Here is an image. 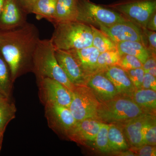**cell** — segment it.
<instances>
[{"instance_id":"1","label":"cell","mask_w":156,"mask_h":156,"mask_svg":"<svg viewBox=\"0 0 156 156\" xmlns=\"http://www.w3.org/2000/svg\"><path fill=\"white\" fill-rule=\"evenodd\" d=\"M40 40L38 29L28 22L11 29H0V53L9 65L13 82L32 71L34 53Z\"/></svg>"},{"instance_id":"2","label":"cell","mask_w":156,"mask_h":156,"mask_svg":"<svg viewBox=\"0 0 156 156\" xmlns=\"http://www.w3.org/2000/svg\"><path fill=\"white\" fill-rule=\"evenodd\" d=\"M54 30L50 40L55 49L69 51L92 46V29L79 22L58 23L53 24Z\"/></svg>"},{"instance_id":"3","label":"cell","mask_w":156,"mask_h":156,"mask_svg":"<svg viewBox=\"0 0 156 156\" xmlns=\"http://www.w3.org/2000/svg\"><path fill=\"white\" fill-rule=\"evenodd\" d=\"M38 79L49 78L58 81L71 91L72 83L60 67L55 55V48L50 39L40 40L33 58L32 69Z\"/></svg>"},{"instance_id":"4","label":"cell","mask_w":156,"mask_h":156,"mask_svg":"<svg viewBox=\"0 0 156 156\" xmlns=\"http://www.w3.org/2000/svg\"><path fill=\"white\" fill-rule=\"evenodd\" d=\"M145 113H149L138 106L131 97L119 95L99 103L97 119L107 124H121Z\"/></svg>"},{"instance_id":"5","label":"cell","mask_w":156,"mask_h":156,"mask_svg":"<svg viewBox=\"0 0 156 156\" xmlns=\"http://www.w3.org/2000/svg\"><path fill=\"white\" fill-rule=\"evenodd\" d=\"M119 12L107 9L89 0H79L77 21L93 26H109L128 20Z\"/></svg>"},{"instance_id":"6","label":"cell","mask_w":156,"mask_h":156,"mask_svg":"<svg viewBox=\"0 0 156 156\" xmlns=\"http://www.w3.org/2000/svg\"><path fill=\"white\" fill-rule=\"evenodd\" d=\"M72 100L69 108L76 121L97 119L99 105L91 89L86 85L75 86L71 91Z\"/></svg>"},{"instance_id":"7","label":"cell","mask_w":156,"mask_h":156,"mask_svg":"<svg viewBox=\"0 0 156 156\" xmlns=\"http://www.w3.org/2000/svg\"><path fill=\"white\" fill-rule=\"evenodd\" d=\"M111 7L128 20L145 29L149 20L156 12V0H126Z\"/></svg>"},{"instance_id":"8","label":"cell","mask_w":156,"mask_h":156,"mask_svg":"<svg viewBox=\"0 0 156 156\" xmlns=\"http://www.w3.org/2000/svg\"><path fill=\"white\" fill-rule=\"evenodd\" d=\"M40 94L44 103L53 104L69 108L71 91L58 81L49 78L38 79Z\"/></svg>"},{"instance_id":"9","label":"cell","mask_w":156,"mask_h":156,"mask_svg":"<svg viewBox=\"0 0 156 156\" xmlns=\"http://www.w3.org/2000/svg\"><path fill=\"white\" fill-rule=\"evenodd\" d=\"M102 31L115 43L121 42L138 41L144 46L143 30L134 23L128 20L109 26H100Z\"/></svg>"},{"instance_id":"10","label":"cell","mask_w":156,"mask_h":156,"mask_svg":"<svg viewBox=\"0 0 156 156\" xmlns=\"http://www.w3.org/2000/svg\"><path fill=\"white\" fill-rule=\"evenodd\" d=\"M45 107L48 125L54 130L62 131L66 134L76 122L69 108L50 103L45 104Z\"/></svg>"},{"instance_id":"11","label":"cell","mask_w":156,"mask_h":156,"mask_svg":"<svg viewBox=\"0 0 156 156\" xmlns=\"http://www.w3.org/2000/svg\"><path fill=\"white\" fill-rule=\"evenodd\" d=\"M28 13L20 0H5L0 15V29L10 30L27 23Z\"/></svg>"},{"instance_id":"12","label":"cell","mask_w":156,"mask_h":156,"mask_svg":"<svg viewBox=\"0 0 156 156\" xmlns=\"http://www.w3.org/2000/svg\"><path fill=\"white\" fill-rule=\"evenodd\" d=\"M102 123L93 118L77 121L66 135L71 140L81 144L93 143Z\"/></svg>"},{"instance_id":"13","label":"cell","mask_w":156,"mask_h":156,"mask_svg":"<svg viewBox=\"0 0 156 156\" xmlns=\"http://www.w3.org/2000/svg\"><path fill=\"white\" fill-rule=\"evenodd\" d=\"M55 55L58 64L72 83L75 86L86 85L88 76L69 52L55 49Z\"/></svg>"},{"instance_id":"14","label":"cell","mask_w":156,"mask_h":156,"mask_svg":"<svg viewBox=\"0 0 156 156\" xmlns=\"http://www.w3.org/2000/svg\"><path fill=\"white\" fill-rule=\"evenodd\" d=\"M86 85L91 89L99 103L111 100L119 95L114 85L103 71L88 76Z\"/></svg>"},{"instance_id":"15","label":"cell","mask_w":156,"mask_h":156,"mask_svg":"<svg viewBox=\"0 0 156 156\" xmlns=\"http://www.w3.org/2000/svg\"><path fill=\"white\" fill-rule=\"evenodd\" d=\"M155 115L153 114H143L119 124L127 141L131 147H138L144 144L142 136V129L145 123Z\"/></svg>"},{"instance_id":"16","label":"cell","mask_w":156,"mask_h":156,"mask_svg":"<svg viewBox=\"0 0 156 156\" xmlns=\"http://www.w3.org/2000/svg\"><path fill=\"white\" fill-rule=\"evenodd\" d=\"M103 71L114 85L119 95L131 97L136 90L126 71L118 65L107 68Z\"/></svg>"},{"instance_id":"17","label":"cell","mask_w":156,"mask_h":156,"mask_svg":"<svg viewBox=\"0 0 156 156\" xmlns=\"http://www.w3.org/2000/svg\"><path fill=\"white\" fill-rule=\"evenodd\" d=\"M69 52L78 62L86 75H91L97 71V59L100 52L93 46Z\"/></svg>"},{"instance_id":"18","label":"cell","mask_w":156,"mask_h":156,"mask_svg":"<svg viewBox=\"0 0 156 156\" xmlns=\"http://www.w3.org/2000/svg\"><path fill=\"white\" fill-rule=\"evenodd\" d=\"M79 0H58L53 24L77 21Z\"/></svg>"},{"instance_id":"19","label":"cell","mask_w":156,"mask_h":156,"mask_svg":"<svg viewBox=\"0 0 156 156\" xmlns=\"http://www.w3.org/2000/svg\"><path fill=\"white\" fill-rule=\"evenodd\" d=\"M108 140L111 152L117 153L129 149L122 127L119 124H109Z\"/></svg>"},{"instance_id":"20","label":"cell","mask_w":156,"mask_h":156,"mask_svg":"<svg viewBox=\"0 0 156 156\" xmlns=\"http://www.w3.org/2000/svg\"><path fill=\"white\" fill-rule=\"evenodd\" d=\"M143 109L150 114H155L156 92L150 89H136L130 97Z\"/></svg>"},{"instance_id":"21","label":"cell","mask_w":156,"mask_h":156,"mask_svg":"<svg viewBox=\"0 0 156 156\" xmlns=\"http://www.w3.org/2000/svg\"><path fill=\"white\" fill-rule=\"evenodd\" d=\"M120 55L128 54L136 57L143 64L151 55L143 44L138 41H124L116 44Z\"/></svg>"},{"instance_id":"22","label":"cell","mask_w":156,"mask_h":156,"mask_svg":"<svg viewBox=\"0 0 156 156\" xmlns=\"http://www.w3.org/2000/svg\"><path fill=\"white\" fill-rule=\"evenodd\" d=\"M58 0H37L31 10V14L35 15L37 19H45L53 23L54 14Z\"/></svg>"},{"instance_id":"23","label":"cell","mask_w":156,"mask_h":156,"mask_svg":"<svg viewBox=\"0 0 156 156\" xmlns=\"http://www.w3.org/2000/svg\"><path fill=\"white\" fill-rule=\"evenodd\" d=\"M13 83L10 67L0 53V94L9 99Z\"/></svg>"},{"instance_id":"24","label":"cell","mask_w":156,"mask_h":156,"mask_svg":"<svg viewBox=\"0 0 156 156\" xmlns=\"http://www.w3.org/2000/svg\"><path fill=\"white\" fill-rule=\"evenodd\" d=\"M92 29L93 38L92 46L101 53L106 51L116 50V44L110 38L100 29L90 25Z\"/></svg>"},{"instance_id":"25","label":"cell","mask_w":156,"mask_h":156,"mask_svg":"<svg viewBox=\"0 0 156 156\" xmlns=\"http://www.w3.org/2000/svg\"><path fill=\"white\" fill-rule=\"evenodd\" d=\"M121 55L118 50L101 53L97 59V71H103L109 67L119 64Z\"/></svg>"},{"instance_id":"26","label":"cell","mask_w":156,"mask_h":156,"mask_svg":"<svg viewBox=\"0 0 156 156\" xmlns=\"http://www.w3.org/2000/svg\"><path fill=\"white\" fill-rule=\"evenodd\" d=\"M16 111L15 105L9 102V99L0 104V130H5L9 123L15 118Z\"/></svg>"},{"instance_id":"27","label":"cell","mask_w":156,"mask_h":156,"mask_svg":"<svg viewBox=\"0 0 156 156\" xmlns=\"http://www.w3.org/2000/svg\"><path fill=\"white\" fill-rule=\"evenodd\" d=\"M109 124L103 123L95 137L93 144L95 147L102 153H111L108 140Z\"/></svg>"},{"instance_id":"28","label":"cell","mask_w":156,"mask_h":156,"mask_svg":"<svg viewBox=\"0 0 156 156\" xmlns=\"http://www.w3.org/2000/svg\"><path fill=\"white\" fill-rule=\"evenodd\" d=\"M142 136L144 144L156 146V122L155 115L145 123L142 129Z\"/></svg>"},{"instance_id":"29","label":"cell","mask_w":156,"mask_h":156,"mask_svg":"<svg viewBox=\"0 0 156 156\" xmlns=\"http://www.w3.org/2000/svg\"><path fill=\"white\" fill-rule=\"evenodd\" d=\"M118 65L122 68L125 70L128 71L142 68L143 64L135 56L128 54H123L121 56Z\"/></svg>"},{"instance_id":"30","label":"cell","mask_w":156,"mask_h":156,"mask_svg":"<svg viewBox=\"0 0 156 156\" xmlns=\"http://www.w3.org/2000/svg\"><path fill=\"white\" fill-rule=\"evenodd\" d=\"M144 38V46L151 55L156 56V31L143 29Z\"/></svg>"},{"instance_id":"31","label":"cell","mask_w":156,"mask_h":156,"mask_svg":"<svg viewBox=\"0 0 156 156\" xmlns=\"http://www.w3.org/2000/svg\"><path fill=\"white\" fill-rule=\"evenodd\" d=\"M126 72L136 89H141L145 73L142 68L129 70L126 71Z\"/></svg>"},{"instance_id":"32","label":"cell","mask_w":156,"mask_h":156,"mask_svg":"<svg viewBox=\"0 0 156 156\" xmlns=\"http://www.w3.org/2000/svg\"><path fill=\"white\" fill-rule=\"evenodd\" d=\"M135 156H156L155 146L144 144L138 147H131L129 149Z\"/></svg>"},{"instance_id":"33","label":"cell","mask_w":156,"mask_h":156,"mask_svg":"<svg viewBox=\"0 0 156 156\" xmlns=\"http://www.w3.org/2000/svg\"><path fill=\"white\" fill-rule=\"evenodd\" d=\"M141 88L144 89H150L156 91V77L145 73L143 80Z\"/></svg>"},{"instance_id":"34","label":"cell","mask_w":156,"mask_h":156,"mask_svg":"<svg viewBox=\"0 0 156 156\" xmlns=\"http://www.w3.org/2000/svg\"><path fill=\"white\" fill-rule=\"evenodd\" d=\"M156 67V56L151 55L149 57L143 64L142 68L144 73H147L148 71Z\"/></svg>"},{"instance_id":"35","label":"cell","mask_w":156,"mask_h":156,"mask_svg":"<svg viewBox=\"0 0 156 156\" xmlns=\"http://www.w3.org/2000/svg\"><path fill=\"white\" fill-rule=\"evenodd\" d=\"M146 29L153 31L156 30V12L150 17L147 24Z\"/></svg>"},{"instance_id":"36","label":"cell","mask_w":156,"mask_h":156,"mask_svg":"<svg viewBox=\"0 0 156 156\" xmlns=\"http://www.w3.org/2000/svg\"><path fill=\"white\" fill-rule=\"evenodd\" d=\"M20 1L28 14H31L32 8L33 6L34 3L37 0H20Z\"/></svg>"},{"instance_id":"37","label":"cell","mask_w":156,"mask_h":156,"mask_svg":"<svg viewBox=\"0 0 156 156\" xmlns=\"http://www.w3.org/2000/svg\"><path fill=\"white\" fill-rule=\"evenodd\" d=\"M5 130H0V151H1V148H2V142L3 139V136H4V132Z\"/></svg>"},{"instance_id":"38","label":"cell","mask_w":156,"mask_h":156,"mask_svg":"<svg viewBox=\"0 0 156 156\" xmlns=\"http://www.w3.org/2000/svg\"><path fill=\"white\" fill-rule=\"evenodd\" d=\"M151 75L154 76H156V67L154 68L151 69H150L148 71L147 73Z\"/></svg>"},{"instance_id":"39","label":"cell","mask_w":156,"mask_h":156,"mask_svg":"<svg viewBox=\"0 0 156 156\" xmlns=\"http://www.w3.org/2000/svg\"><path fill=\"white\" fill-rule=\"evenodd\" d=\"M5 0H0V15L2 13V10L3 6Z\"/></svg>"},{"instance_id":"40","label":"cell","mask_w":156,"mask_h":156,"mask_svg":"<svg viewBox=\"0 0 156 156\" xmlns=\"http://www.w3.org/2000/svg\"><path fill=\"white\" fill-rule=\"evenodd\" d=\"M8 98H6L4 97V96H3L2 95H1L0 94V104L1 103H2L3 102H4L5 101L8 100Z\"/></svg>"}]
</instances>
